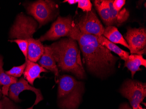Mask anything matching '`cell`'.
Returning a JSON list of instances; mask_svg holds the SVG:
<instances>
[{
    "label": "cell",
    "mask_w": 146,
    "mask_h": 109,
    "mask_svg": "<svg viewBox=\"0 0 146 109\" xmlns=\"http://www.w3.org/2000/svg\"><path fill=\"white\" fill-rule=\"evenodd\" d=\"M88 70L98 75L109 73L118 58L98 41L96 36L79 32L76 39Z\"/></svg>",
    "instance_id": "cell-1"
},
{
    "label": "cell",
    "mask_w": 146,
    "mask_h": 109,
    "mask_svg": "<svg viewBox=\"0 0 146 109\" xmlns=\"http://www.w3.org/2000/svg\"><path fill=\"white\" fill-rule=\"evenodd\" d=\"M49 46L60 70L72 73L79 79L85 77V72L75 40L70 38H64Z\"/></svg>",
    "instance_id": "cell-2"
},
{
    "label": "cell",
    "mask_w": 146,
    "mask_h": 109,
    "mask_svg": "<svg viewBox=\"0 0 146 109\" xmlns=\"http://www.w3.org/2000/svg\"><path fill=\"white\" fill-rule=\"evenodd\" d=\"M58 100L63 109H76L79 105L84 91L83 83L72 76L63 75L58 83Z\"/></svg>",
    "instance_id": "cell-3"
},
{
    "label": "cell",
    "mask_w": 146,
    "mask_h": 109,
    "mask_svg": "<svg viewBox=\"0 0 146 109\" xmlns=\"http://www.w3.org/2000/svg\"><path fill=\"white\" fill-rule=\"evenodd\" d=\"M79 32L70 16H59L52 24L50 30L41 36L38 40L41 42L46 40H57L63 37L68 36L76 41Z\"/></svg>",
    "instance_id": "cell-4"
},
{
    "label": "cell",
    "mask_w": 146,
    "mask_h": 109,
    "mask_svg": "<svg viewBox=\"0 0 146 109\" xmlns=\"http://www.w3.org/2000/svg\"><path fill=\"white\" fill-rule=\"evenodd\" d=\"M37 27V23L33 18L21 13L17 16L11 28L9 38L26 40L28 42L33 39V35Z\"/></svg>",
    "instance_id": "cell-5"
},
{
    "label": "cell",
    "mask_w": 146,
    "mask_h": 109,
    "mask_svg": "<svg viewBox=\"0 0 146 109\" xmlns=\"http://www.w3.org/2000/svg\"><path fill=\"white\" fill-rule=\"evenodd\" d=\"M56 5L52 1H38L28 4L26 10L39 23V27L51 21L56 15Z\"/></svg>",
    "instance_id": "cell-6"
},
{
    "label": "cell",
    "mask_w": 146,
    "mask_h": 109,
    "mask_svg": "<svg viewBox=\"0 0 146 109\" xmlns=\"http://www.w3.org/2000/svg\"><path fill=\"white\" fill-rule=\"evenodd\" d=\"M120 92L123 96L128 99L132 109H138L146 96V83L127 80L120 89Z\"/></svg>",
    "instance_id": "cell-7"
},
{
    "label": "cell",
    "mask_w": 146,
    "mask_h": 109,
    "mask_svg": "<svg viewBox=\"0 0 146 109\" xmlns=\"http://www.w3.org/2000/svg\"><path fill=\"white\" fill-rule=\"evenodd\" d=\"M131 54H146V31L143 28H128L125 36Z\"/></svg>",
    "instance_id": "cell-8"
},
{
    "label": "cell",
    "mask_w": 146,
    "mask_h": 109,
    "mask_svg": "<svg viewBox=\"0 0 146 109\" xmlns=\"http://www.w3.org/2000/svg\"><path fill=\"white\" fill-rule=\"evenodd\" d=\"M76 25L81 32L97 36H103L105 30L96 14L92 11L82 16Z\"/></svg>",
    "instance_id": "cell-9"
},
{
    "label": "cell",
    "mask_w": 146,
    "mask_h": 109,
    "mask_svg": "<svg viewBox=\"0 0 146 109\" xmlns=\"http://www.w3.org/2000/svg\"><path fill=\"white\" fill-rule=\"evenodd\" d=\"M25 90L33 92L36 95V100L35 103L30 108L26 109H33V106L37 104L39 102L42 100L43 96L39 89L36 88L29 85L28 81L23 77L20 79L17 82L12 84L9 89V95L10 98L15 102L21 101L19 96L20 93Z\"/></svg>",
    "instance_id": "cell-10"
},
{
    "label": "cell",
    "mask_w": 146,
    "mask_h": 109,
    "mask_svg": "<svg viewBox=\"0 0 146 109\" xmlns=\"http://www.w3.org/2000/svg\"><path fill=\"white\" fill-rule=\"evenodd\" d=\"M26 67L23 73L24 77L25 79L33 86L35 79L42 78L41 73H47L48 71L39 65L31 62L29 60H26Z\"/></svg>",
    "instance_id": "cell-11"
},
{
    "label": "cell",
    "mask_w": 146,
    "mask_h": 109,
    "mask_svg": "<svg viewBox=\"0 0 146 109\" xmlns=\"http://www.w3.org/2000/svg\"><path fill=\"white\" fill-rule=\"evenodd\" d=\"M39 65L52 72L56 77L59 76V70L56 62L52 55L49 46H44V52L39 61Z\"/></svg>",
    "instance_id": "cell-12"
},
{
    "label": "cell",
    "mask_w": 146,
    "mask_h": 109,
    "mask_svg": "<svg viewBox=\"0 0 146 109\" xmlns=\"http://www.w3.org/2000/svg\"><path fill=\"white\" fill-rule=\"evenodd\" d=\"M108 2L110 8L111 26H112L113 24L120 26L128 18L129 12L125 9L117 11L113 7V1L108 0Z\"/></svg>",
    "instance_id": "cell-13"
},
{
    "label": "cell",
    "mask_w": 146,
    "mask_h": 109,
    "mask_svg": "<svg viewBox=\"0 0 146 109\" xmlns=\"http://www.w3.org/2000/svg\"><path fill=\"white\" fill-rule=\"evenodd\" d=\"M44 52V46L38 39H34L28 42V59L36 63L40 59Z\"/></svg>",
    "instance_id": "cell-14"
},
{
    "label": "cell",
    "mask_w": 146,
    "mask_h": 109,
    "mask_svg": "<svg viewBox=\"0 0 146 109\" xmlns=\"http://www.w3.org/2000/svg\"><path fill=\"white\" fill-rule=\"evenodd\" d=\"M125 66L131 72L132 78L134 77L136 72L141 71V65L146 67V60L142 55L137 54H131L127 59L125 61Z\"/></svg>",
    "instance_id": "cell-15"
},
{
    "label": "cell",
    "mask_w": 146,
    "mask_h": 109,
    "mask_svg": "<svg viewBox=\"0 0 146 109\" xmlns=\"http://www.w3.org/2000/svg\"><path fill=\"white\" fill-rule=\"evenodd\" d=\"M103 35L111 42L114 44H120L129 49V47L125 39L115 26H107L105 28Z\"/></svg>",
    "instance_id": "cell-16"
},
{
    "label": "cell",
    "mask_w": 146,
    "mask_h": 109,
    "mask_svg": "<svg viewBox=\"0 0 146 109\" xmlns=\"http://www.w3.org/2000/svg\"><path fill=\"white\" fill-rule=\"evenodd\" d=\"M3 58L0 55V85L2 86V93L4 96L9 95V89L12 84L18 81L17 78L9 76L3 69Z\"/></svg>",
    "instance_id": "cell-17"
},
{
    "label": "cell",
    "mask_w": 146,
    "mask_h": 109,
    "mask_svg": "<svg viewBox=\"0 0 146 109\" xmlns=\"http://www.w3.org/2000/svg\"><path fill=\"white\" fill-rule=\"evenodd\" d=\"M98 41L102 45L110 51H112L119 56L122 59L125 61L127 59L129 53L123 50L114 43L111 42L103 36H97Z\"/></svg>",
    "instance_id": "cell-18"
},
{
    "label": "cell",
    "mask_w": 146,
    "mask_h": 109,
    "mask_svg": "<svg viewBox=\"0 0 146 109\" xmlns=\"http://www.w3.org/2000/svg\"><path fill=\"white\" fill-rule=\"evenodd\" d=\"M96 9L106 25L111 26L110 11L108 0H96L94 1Z\"/></svg>",
    "instance_id": "cell-19"
},
{
    "label": "cell",
    "mask_w": 146,
    "mask_h": 109,
    "mask_svg": "<svg viewBox=\"0 0 146 109\" xmlns=\"http://www.w3.org/2000/svg\"><path fill=\"white\" fill-rule=\"evenodd\" d=\"M26 66V63H25L22 65L19 66H14L9 71H5L6 74L9 76L14 77L15 78L21 77L23 73Z\"/></svg>",
    "instance_id": "cell-20"
},
{
    "label": "cell",
    "mask_w": 146,
    "mask_h": 109,
    "mask_svg": "<svg viewBox=\"0 0 146 109\" xmlns=\"http://www.w3.org/2000/svg\"><path fill=\"white\" fill-rule=\"evenodd\" d=\"M9 42H15L19 46V49L23 54L25 59H28V42L27 41L22 39H16L15 40H9Z\"/></svg>",
    "instance_id": "cell-21"
},
{
    "label": "cell",
    "mask_w": 146,
    "mask_h": 109,
    "mask_svg": "<svg viewBox=\"0 0 146 109\" xmlns=\"http://www.w3.org/2000/svg\"><path fill=\"white\" fill-rule=\"evenodd\" d=\"M0 109H19L18 107L5 96L0 100Z\"/></svg>",
    "instance_id": "cell-22"
},
{
    "label": "cell",
    "mask_w": 146,
    "mask_h": 109,
    "mask_svg": "<svg viewBox=\"0 0 146 109\" xmlns=\"http://www.w3.org/2000/svg\"><path fill=\"white\" fill-rule=\"evenodd\" d=\"M78 8L88 12L92 11V4L89 0H78Z\"/></svg>",
    "instance_id": "cell-23"
},
{
    "label": "cell",
    "mask_w": 146,
    "mask_h": 109,
    "mask_svg": "<svg viewBox=\"0 0 146 109\" xmlns=\"http://www.w3.org/2000/svg\"><path fill=\"white\" fill-rule=\"evenodd\" d=\"M125 3V0H115L113 1L112 5L115 9L117 11H119L121 10Z\"/></svg>",
    "instance_id": "cell-24"
},
{
    "label": "cell",
    "mask_w": 146,
    "mask_h": 109,
    "mask_svg": "<svg viewBox=\"0 0 146 109\" xmlns=\"http://www.w3.org/2000/svg\"><path fill=\"white\" fill-rule=\"evenodd\" d=\"M119 109H132L129 105L127 104H122L120 107L119 108Z\"/></svg>",
    "instance_id": "cell-25"
},
{
    "label": "cell",
    "mask_w": 146,
    "mask_h": 109,
    "mask_svg": "<svg viewBox=\"0 0 146 109\" xmlns=\"http://www.w3.org/2000/svg\"><path fill=\"white\" fill-rule=\"evenodd\" d=\"M68 2L70 5H74V4L78 3V0H66L64 1V2Z\"/></svg>",
    "instance_id": "cell-26"
},
{
    "label": "cell",
    "mask_w": 146,
    "mask_h": 109,
    "mask_svg": "<svg viewBox=\"0 0 146 109\" xmlns=\"http://www.w3.org/2000/svg\"><path fill=\"white\" fill-rule=\"evenodd\" d=\"M2 90H1V87H0V98L2 97Z\"/></svg>",
    "instance_id": "cell-27"
},
{
    "label": "cell",
    "mask_w": 146,
    "mask_h": 109,
    "mask_svg": "<svg viewBox=\"0 0 146 109\" xmlns=\"http://www.w3.org/2000/svg\"><path fill=\"white\" fill-rule=\"evenodd\" d=\"M138 109H146L145 108H143L141 106V105H140L139 106H138Z\"/></svg>",
    "instance_id": "cell-28"
}]
</instances>
